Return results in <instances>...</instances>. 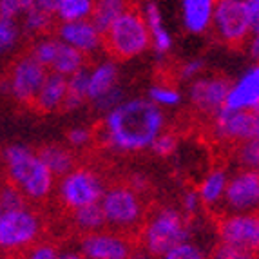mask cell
<instances>
[{"mask_svg":"<svg viewBox=\"0 0 259 259\" xmlns=\"http://www.w3.org/2000/svg\"><path fill=\"white\" fill-rule=\"evenodd\" d=\"M165 112L147 98L123 100L105 112L102 142L116 152H140L151 147L156 136L165 131Z\"/></svg>","mask_w":259,"mask_h":259,"instance_id":"obj_1","label":"cell"},{"mask_svg":"<svg viewBox=\"0 0 259 259\" xmlns=\"http://www.w3.org/2000/svg\"><path fill=\"white\" fill-rule=\"evenodd\" d=\"M8 183L20 190L27 201H44L53 194L56 178L51 174L36 151L27 145H9L0 154Z\"/></svg>","mask_w":259,"mask_h":259,"instance_id":"obj_2","label":"cell"},{"mask_svg":"<svg viewBox=\"0 0 259 259\" xmlns=\"http://www.w3.org/2000/svg\"><path fill=\"white\" fill-rule=\"evenodd\" d=\"M189 218L174 207H160L145 220L142 227V248L151 257H160L178 243L190 239Z\"/></svg>","mask_w":259,"mask_h":259,"instance_id":"obj_3","label":"cell"},{"mask_svg":"<svg viewBox=\"0 0 259 259\" xmlns=\"http://www.w3.org/2000/svg\"><path fill=\"white\" fill-rule=\"evenodd\" d=\"M44 220L31 207H20L0 214V255L17 257L40 241Z\"/></svg>","mask_w":259,"mask_h":259,"instance_id":"obj_4","label":"cell"},{"mask_svg":"<svg viewBox=\"0 0 259 259\" xmlns=\"http://www.w3.org/2000/svg\"><path fill=\"white\" fill-rule=\"evenodd\" d=\"M104 48L112 58L133 60L151 48L149 29L142 13L131 8L104 31Z\"/></svg>","mask_w":259,"mask_h":259,"instance_id":"obj_5","label":"cell"},{"mask_svg":"<svg viewBox=\"0 0 259 259\" xmlns=\"http://www.w3.org/2000/svg\"><path fill=\"white\" fill-rule=\"evenodd\" d=\"M104 221L116 232H131L145 220V203L131 185H112L100 199Z\"/></svg>","mask_w":259,"mask_h":259,"instance_id":"obj_6","label":"cell"},{"mask_svg":"<svg viewBox=\"0 0 259 259\" xmlns=\"http://www.w3.org/2000/svg\"><path fill=\"white\" fill-rule=\"evenodd\" d=\"M56 198L69 212L82 207L100 203L104 194V180L91 167H74L69 172L60 176L55 185Z\"/></svg>","mask_w":259,"mask_h":259,"instance_id":"obj_7","label":"cell"},{"mask_svg":"<svg viewBox=\"0 0 259 259\" xmlns=\"http://www.w3.org/2000/svg\"><path fill=\"white\" fill-rule=\"evenodd\" d=\"M210 29L221 44L230 48H239L248 42L252 35H259L252 29L243 0H216Z\"/></svg>","mask_w":259,"mask_h":259,"instance_id":"obj_8","label":"cell"},{"mask_svg":"<svg viewBox=\"0 0 259 259\" xmlns=\"http://www.w3.org/2000/svg\"><path fill=\"white\" fill-rule=\"evenodd\" d=\"M46 76H48V69L27 53L18 56L11 64L6 76V87L18 104H33Z\"/></svg>","mask_w":259,"mask_h":259,"instance_id":"obj_9","label":"cell"},{"mask_svg":"<svg viewBox=\"0 0 259 259\" xmlns=\"http://www.w3.org/2000/svg\"><path fill=\"white\" fill-rule=\"evenodd\" d=\"M259 205V174L250 168H239L229 176L223 196V208L227 214H255Z\"/></svg>","mask_w":259,"mask_h":259,"instance_id":"obj_10","label":"cell"},{"mask_svg":"<svg viewBox=\"0 0 259 259\" xmlns=\"http://www.w3.org/2000/svg\"><path fill=\"white\" fill-rule=\"evenodd\" d=\"M212 134L218 142L243 143L259 138V114L254 111H227L214 114Z\"/></svg>","mask_w":259,"mask_h":259,"instance_id":"obj_11","label":"cell"},{"mask_svg":"<svg viewBox=\"0 0 259 259\" xmlns=\"http://www.w3.org/2000/svg\"><path fill=\"white\" fill-rule=\"evenodd\" d=\"M230 80L221 74H201L189 85L190 105L199 112L214 116L223 109Z\"/></svg>","mask_w":259,"mask_h":259,"instance_id":"obj_12","label":"cell"},{"mask_svg":"<svg viewBox=\"0 0 259 259\" xmlns=\"http://www.w3.org/2000/svg\"><path fill=\"white\" fill-rule=\"evenodd\" d=\"M133 243L116 230H96L85 234L80 241V254L85 259H129Z\"/></svg>","mask_w":259,"mask_h":259,"instance_id":"obj_13","label":"cell"},{"mask_svg":"<svg viewBox=\"0 0 259 259\" xmlns=\"http://www.w3.org/2000/svg\"><path fill=\"white\" fill-rule=\"evenodd\" d=\"M218 238L221 243L241 246L257 252L259 220L257 214H227L218 223Z\"/></svg>","mask_w":259,"mask_h":259,"instance_id":"obj_14","label":"cell"},{"mask_svg":"<svg viewBox=\"0 0 259 259\" xmlns=\"http://www.w3.org/2000/svg\"><path fill=\"white\" fill-rule=\"evenodd\" d=\"M56 38L85 56L95 55L104 48V33L93 24V20L62 22L56 27Z\"/></svg>","mask_w":259,"mask_h":259,"instance_id":"obj_15","label":"cell"},{"mask_svg":"<svg viewBox=\"0 0 259 259\" xmlns=\"http://www.w3.org/2000/svg\"><path fill=\"white\" fill-rule=\"evenodd\" d=\"M259 107V67L250 65L230 82L223 109L227 111H254Z\"/></svg>","mask_w":259,"mask_h":259,"instance_id":"obj_16","label":"cell"},{"mask_svg":"<svg viewBox=\"0 0 259 259\" xmlns=\"http://www.w3.org/2000/svg\"><path fill=\"white\" fill-rule=\"evenodd\" d=\"M65 89H67V78L60 76L56 73H48L44 83L40 85L35 100H33V107L38 112L49 114L58 109H64L65 102Z\"/></svg>","mask_w":259,"mask_h":259,"instance_id":"obj_17","label":"cell"},{"mask_svg":"<svg viewBox=\"0 0 259 259\" xmlns=\"http://www.w3.org/2000/svg\"><path fill=\"white\" fill-rule=\"evenodd\" d=\"M145 26L149 29V38H151V48L158 56H165L170 49H172V35L167 29L163 22V15H161L160 8L156 2H147L143 8L142 13Z\"/></svg>","mask_w":259,"mask_h":259,"instance_id":"obj_18","label":"cell"},{"mask_svg":"<svg viewBox=\"0 0 259 259\" xmlns=\"http://www.w3.org/2000/svg\"><path fill=\"white\" fill-rule=\"evenodd\" d=\"M216 0H182V20L190 35H205L210 31Z\"/></svg>","mask_w":259,"mask_h":259,"instance_id":"obj_19","label":"cell"},{"mask_svg":"<svg viewBox=\"0 0 259 259\" xmlns=\"http://www.w3.org/2000/svg\"><path fill=\"white\" fill-rule=\"evenodd\" d=\"M118 65L112 60H102L87 69V102H95L118 87Z\"/></svg>","mask_w":259,"mask_h":259,"instance_id":"obj_20","label":"cell"},{"mask_svg":"<svg viewBox=\"0 0 259 259\" xmlns=\"http://www.w3.org/2000/svg\"><path fill=\"white\" fill-rule=\"evenodd\" d=\"M229 182V172L223 167H216L208 170L203 176V180L198 185V198L201 201V207L205 208H220L223 205L225 189Z\"/></svg>","mask_w":259,"mask_h":259,"instance_id":"obj_21","label":"cell"},{"mask_svg":"<svg viewBox=\"0 0 259 259\" xmlns=\"http://www.w3.org/2000/svg\"><path fill=\"white\" fill-rule=\"evenodd\" d=\"M85 64H87L85 55H82L80 51L69 48V46H65V44H62L60 40H58V48H56V53H55V56H53V60L48 69H51V73L69 78L71 74L85 69Z\"/></svg>","mask_w":259,"mask_h":259,"instance_id":"obj_22","label":"cell"},{"mask_svg":"<svg viewBox=\"0 0 259 259\" xmlns=\"http://www.w3.org/2000/svg\"><path fill=\"white\" fill-rule=\"evenodd\" d=\"M36 152L55 178L64 176V174L69 172L71 168H74V154L71 152V149L64 147V145L49 143V145L40 147Z\"/></svg>","mask_w":259,"mask_h":259,"instance_id":"obj_23","label":"cell"},{"mask_svg":"<svg viewBox=\"0 0 259 259\" xmlns=\"http://www.w3.org/2000/svg\"><path fill=\"white\" fill-rule=\"evenodd\" d=\"M131 9V0H95L91 20L102 33Z\"/></svg>","mask_w":259,"mask_h":259,"instance_id":"obj_24","label":"cell"},{"mask_svg":"<svg viewBox=\"0 0 259 259\" xmlns=\"http://www.w3.org/2000/svg\"><path fill=\"white\" fill-rule=\"evenodd\" d=\"M95 0H60L55 9V20L62 22H78L91 20Z\"/></svg>","mask_w":259,"mask_h":259,"instance_id":"obj_25","label":"cell"},{"mask_svg":"<svg viewBox=\"0 0 259 259\" xmlns=\"http://www.w3.org/2000/svg\"><path fill=\"white\" fill-rule=\"evenodd\" d=\"M20 18H22L20 29L31 36L48 35V31L51 29L53 24H55V15L48 13V11H44V9L35 8V6H33L29 11H26Z\"/></svg>","mask_w":259,"mask_h":259,"instance_id":"obj_26","label":"cell"},{"mask_svg":"<svg viewBox=\"0 0 259 259\" xmlns=\"http://www.w3.org/2000/svg\"><path fill=\"white\" fill-rule=\"evenodd\" d=\"M87 102V69L78 71L67 78L64 109L74 111Z\"/></svg>","mask_w":259,"mask_h":259,"instance_id":"obj_27","label":"cell"},{"mask_svg":"<svg viewBox=\"0 0 259 259\" xmlns=\"http://www.w3.org/2000/svg\"><path fill=\"white\" fill-rule=\"evenodd\" d=\"M71 214H73V221L76 225V229L82 230L83 234L96 232V230H102L105 227L104 214H102V208H100L98 203L78 208Z\"/></svg>","mask_w":259,"mask_h":259,"instance_id":"obj_28","label":"cell"},{"mask_svg":"<svg viewBox=\"0 0 259 259\" xmlns=\"http://www.w3.org/2000/svg\"><path fill=\"white\" fill-rule=\"evenodd\" d=\"M147 100H151L152 104L158 105L160 109H172L182 105L183 95L180 93V89H176L170 83H154V85L149 89Z\"/></svg>","mask_w":259,"mask_h":259,"instance_id":"obj_29","label":"cell"},{"mask_svg":"<svg viewBox=\"0 0 259 259\" xmlns=\"http://www.w3.org/2000/svg\"><path fill=\"white\" fill-rule=\"evenodd\" d=\"M56 48H58V38H56V36L42 35L35 38V42H33V46H31V49H29V55L48 69L53 60V56H55V53H56Z\"/></svg>","mask_w":259,"mask_h":259,"instance_id":"obj_30","label":"cell"},{"mask_svg":"<svg viewBox=\"0 0 259 259\" xmlns=\"http://www.w3.org/2000/svg\"><path fill=\"white\" fill-rule=\"evenodd\" d=\"M158 259H208V254L199 243L187 239V241L178 243L176 246L168 248L163 255Z\"/></svg>","mask_w":259,"mask_h":259,"instance_id":"obj_31","label":"cell"},{"mask_svg":"<svg viewBox=\"0 0 259 259\" xmlns=\"http://www.w3.org/2000/svg\"><path fill=\"white\" fill-rule=\"evenodd\" d=\"M22 29L17 20L9 18H0V56H6L17 48L20 40Z\"/></svg>","mask_w":259,"mask_h":259,"instance_id":"obj_32","label":"cell"},{"mask_svg":"<svg viewBox=\"0 0 259 259\" xmlns=\"http://www.w3.org/2000/svg\"><path fill=\"white\" fill-rule=\"evenodd\" d=\"M27 199L24 198L20 190L15 185L6 182L4 185L0 187V210L8 212V210H15V208L26 207Z\"/></svg>","mask_w":259,"mask_h":259,"instance_id":"obj_33","label":"cell"},{"mask_svg":"<svg viewBox=\"0 0 259 259\" xmlns=\"http://www.w3.org/2000/svg\"><path fill=\"white\" fill-rule=\"evenodd\" d=\"M239 147L236 151L238 156V163L241 168H250V170H257L259 165V142L257 140H250V142L238 143Z\"/></svg>","mask_w":259,"mask_h":259,"instance_id":"obj_34","label":"cell"},{"mask_svg":"<svg viewBox=\"0 0 259 259\" xmlns=\"http://www.w3.org/2000/svg\"><path fill=\"white\" fill-rule=\"evenodd\" d=\"M208 259H257L254 250L241 248V246L227 245V243H218L212 252L208 254Z\"/></svg>","mask_w":259,"mask_h":259,"instance_id":"obj_35","label":"cell"},{"mask_svg":"<svg viewBox=\"0 0 259 259\" xmlns=\"http://www.w3.org/2000/svg\"><path fill=\"white\" fill-rule=\"evenodd\" d=\"M33 4L35 0H0V17L17 20L26 11H29Z\"/></svg>","mask_w":259,"mask_h":259,"instance_id":"obj_36","label":"cell"},{"mask_svg":"<svg viewBox=\"0 0 259 259\" xmlns=\"http://www.w3.org/2000/svg\"><path fill=\"white\" fill-rule=\"evenodd\" d=\"M178 147V138L172 133H160L156 136V140L151 143V151L160 158H167L170 156Z\"/></svg>","mask_w":259,"mask_h":259,"instance_id":"obj_37","label":"cell"},{"mask_svg":"<svg viewBox=\"0 0 259 259\" xmlns=\"http://www.w3.org/2000/svg\"><path fill=\"white\" fill-rule=\"evenodd\" d=\"M58 248L56 245L49 241H36L33 246H29L24 254L22 259H56L58 257Z\"/></svg>","mask_w":259,"mask_h":259,"instance_id":"obj_38","label":"cell"},{"mask_svg":"<svg viewBox=\"0 0 259 259\" xmlns=\"http://www.w3.org/2000/svg\"><path fill=\"white\" fill-rule=\"evenodd\" d=\"M125 100V95H123V91H121L120 87H114V89H111L109 93H105L104 96H100L98 100H95L93 102V105H95V109L98 112H109L111 109H114L118 104H121Z\"/></svg>","mask_w":259,"mask_h":259,"instance_id":"obj_39","label":"cell"},{"mask_svg":"<svg viewBox=\"0 0 259 259\" xmlns=\"http://www.w3.org/2000/svg\"><path fill=\"white\" fill-rule=\"evenodd\" d=\"M67 142L73 149H85L93 142V131L89 127H73L67 133Z\"/></svg>","mask_w":259,"mask_h":259,"instance_id":"obj_40","label":"cell"},{"mask_svg":"<svg viewBox=\"0 0 259 259\" xmlns=\"http://www.w3.org/2000/svg\"><path fill=\"white\" fill-rule=\"evenodd\" d=\"M203 73H205V62L201 58H190L185 64H182L178 74L185 82H192V80H196V78L201 76Z\"/></svg>","mask_w":259,"mask_h":259,"instance_id":"obj_41","label":"cell"},{"mask_svg":"<svg viewBox=\"0 0 259 259\" xmlns=\"http://www.w3.org/2000/svg\"><path fill=\"white\" fill-rule=\"evenodd\" d=\"M201 208V201L196 190H187L182 196V214L185 218H194Z\"/></svg>","mask_w":259,"mask_h":259,"instance_id":"obj_42","label":"cell"},{"mask_svg":"<svg viewBox=\"0 0 259 259\" xmlns=\"http://www.w3.org/2000/svg\"><path fill=\"white\" fill-rule=\"evenodd\" d=\"M243 4H245L246 13L250 17L252 29H254V33H259V0H243Z\"/></svg>","mask_w":259,"mask_h":259,"instance_id":"obj_43","label":"cell"},{"mask_svg":"<svg viewBox=\"0 0 259 259\" xmlns=\"http://www.w3.org/2000/svg\"><path fill=\"white\" fill-rule=\"evenodd\" d=\"M58 2L60 0H35V8H38V9H44V11H48V13H51V15H55V9H56V6H58Z\"/></svg>","mask_w":259,"mask_h":259,"instance_id":"obj_44","label":"cell"},{"mask_svg":"<svg viewBox=\"0 0 259 259\" xmlns=\"http://www.w3.org/2000/svg\"><path fill=\"white\" fill-rule=\"evenodd\" d=\"M248 53H250V56L254 60L259 58V35H252L248 38Z\"/></svg>","mask_w":259,"mask_h":259,"instance_id":"obj_45","label":"cell"},{"mask_svg":"<svg viewBox=\"0 0 259 259\" xmlns=\"http://www.w3.org/2000/svg\"><path fill=\"white\" fill-rule=\"evenodd\" d=\"M56 259H85L78 250H64L58 252V257Z\"/></svg>","mask_w":259,"mask_h":259,"instance_id":"obj_46","label":"cell"},{"mask_svg":"<svg viewBox=\"0 0 259 259\" xmlns=\"http://www.w3.org/2000/svg\"><path fill=\"white\" fill-rule=\"evenodd\" d=\"M129 259H152V257L142 248V250H133V252H131Z\"/></svg>","mask_w":259,"mask_h":259,"instance_id":"obj_47","label":"cell"},{"mask_svg":"<svg viewBox=\"0 0 259 259\" xmlns=\"http://www.w3.org/2000/svg\"><path fill=\"white\" fill-rule=\"evenodd\" d=\"M0 259H17V257H9V255H0Z\"/></svg>","mask_w":259,"mask_h":259,"instance_id":"obj_48","label":"cell"},{"mask_svg":"<svg viewBox=\"0 0 259 259\" xmlns=\"http://www.w3.org/2000/svg\"><path fill=\"white\" fill-rule=\"evenodd\" d=\"M0 167H2V158H0Z\"/></svg>","mask_w":259,"mask_h":259,"instance_id":"obj_49","label":"cell"},{"mask_svg":"<svg viewBox=\"0 0 259 259\" xmlns=\"http://www.w3.org/2000/svg\"><path fill=\"white\" fill-rule=\"evenodd\" d=\"M0 214H2V210H0Z\"/></svg>","mask_w":259,"mask_h":259,"instance_id":"obj_50","label":"cell"},{"mask_svg":"<svg viewBox=\"0 0 259 259\" xmlns=\"http://www.w3.org/2000/svg\"><path fill=\"white\" fill-rule=\"evenodd\" d=\"M0 18H2V17H0Z\"/></svg>","mask_w":259,"mask_h":259,"instance_id":"obj_51","label":"cell"}]
</instances>
